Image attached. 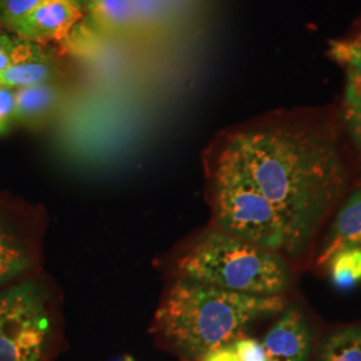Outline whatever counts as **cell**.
<instances>
[{
	"label": "cell",
	"mask_w": 361,
	"mask_h": 361,
	"mask_svg": "<svg viewBox=\"0 0 361 361\" xmlns=\"http://www.w3.org/2000/svg\"><path fill=\"white\" fill-rule=\"evenodd\" d=\"M178 277L212 285L219 289L279 296L290 283L283 257L221 229L207 233L180 258Z\"/></svg>",
	"instance_id": "cell-3"
},
{
	"label": "cell",
	"mask_w": 361,
	"mask_h": 361,
	"mask_svg": "<svg viewBox=\"0 0 361 361\" xmlns=\"http://www.w3.org/2000/svg\"><path fill=\"white\" fill-rule=\"evenodd\" d=\"M74 1L82 11H85L94 0H74Z\"/></svg>",
	"instance_id": "cell-22"
},
{
	"label": "cell",
	"mask_w": 361,
	"mask_h": 361,
	"mask_svg": "<svg viewBox=\"0 0 361 361\" xmlns=\"http://www.w3.org/2000/svg\"><path fill=\"white\" fill-rule=\"evenodd\" d=\"M341 123L352 143L361 169V106L347 107L343 106L341 110Z\"/></svg>",
	"instance_id": "cell-18"
},
{
	"label": "cell",
	"mask_w": 361,
	"mask_h": 361,
	"mask_svg": "<svg viewBox=\"0 0 361 361\" xmlns=\"http://www.w3.org/2000/svg\"><path fill=\"white\" fill-rule=\"evenodd\" d=\"M210 173L219 229L253 245L285 252L284 225L268 198L231 159L212 150Z\"/></svg>",
	"instance_id": "cell-4"
},
{
	"label": "cell",
	"mask_w": 361,
	"mask_h": 361,
	"mask_svg": "<svg viewBox=\"0 0 361 361\" xmlns=\"http://www.w3.org/2000/svg\"><path fill=\"white\" fill-rule=\"evenodd\" d=\"M213 150L231 159L276 209L288 255L308 245L345 186L335 122L320 113H285L228 131Z\"/></svg>",
	"instance_id": "cell-1"
},
{
	"label": "cell",
	"mask_w": 361,
	"mask_h": 361,
	"mask_svg": "<svg viewBox=\"0 0 361 361\" xmlns=\"http://www.w3.org/2000/svg\"><path fill=\"white\" fill-rule=\"evenodd\" d=\"M82 18L83 11L74 0H44L13 32L16 38L47 46L65 40Z\"/></svg>",
	"instance_id": "cell-6"
},
{
	"label": "cell",
	"mask_w": 361,
	"mask_h": 361,
	"mask_svg": "<svg viewBox=\"0 0 361 361\" xmlns=\"http://www.w3.org/2000/svg\"><path fill=\"white\" fill-rule=\"evenodd\" d=\"M240 361H269L267 350L255 338L240 337L233 341Z\"/></svg>",
	"instance_id": "cell-19"
},
{
	"label": "cell",
	"mask_w": 361,
	"mask_h": 361,
	"mask_svg": "<svg viewBox=\"0 0 361 361\" xmlns=\"http://www.w3.org/2000/svg\"><path fill=\"white\" fill-rule=\"evenodd\" d=\"M329 58L341 66L347 74L344 104L361 106V25L343 38L329 43Z\"/></svg>",
	"instance_id": "cell-10"
},
{
	"label": "cell",
	"mask_w": 361,
	"mask_h": 361,
	"mask_svg": "<svg viewBox=\"0 0 361 361\" xmlns=\"http://www.w3.org/2000/svg\"><path fill=\"white\" fill-rule=\"evenodd\" d=\"M27 258L13 235L0 225V284L26 269Z\"/></svg>",
	"instance_id": "cell-15"
},
{
	"label": "cell",
	"mask_w": 361,
	"mask_h": 361,
	"mask_svg": "<svg viewBox=\"0 0 361 361\" xmlns=\"http://www.w3.org/2000/svg\"><path fill=\"white\" fill-rule=\"evenodd\" d=\"M201 361H240V357L235 352L232 341V343H228L225 345H221L219 348L207 352L201 357Z\"/></svg>",
	"instance_id": "cell-20"
},
{
	"label": "cell",
	"mask_w": 361,
	"mask_h": 361,
	"mask_svg": "<svg viewBox=\"0 0 361 361\" xmlns=\"http://www.w3.org/2000/svg\"><path fill=\"white\" fill-rule=\"evenodd\" d=\"M329 279L338 290H352L361 283V250H340L326 262Z\"/></svg>",
	"instance_id": "cell-14"
},
{
	"label": "cell",
	"mask_w": 361,
	"mask_h": 361,
	"mask_svg": "<svg viewBox=\"0 0 361 361\" xmlns=\"http://www.w3.org/2000/svg\"><path fill=\"white\" fill-rule=\"evenodd\" d=\"M114 361H134L133 360V357H130V356H125V357H122V359H118V360Z\"/></svg>",
	"instance_id": "cell-23"
},
{
	"label": "cell",
	"mask_w": 361,
	"mask_h": 361,
	"mask_svg": "<svg viewBox=\"0 0 361 361\" xmlns=\"http://www.w3.org/2000/svg\"><path fill=\"white\" fill-rule=\"evenodd\" d=\"M59 63L46 46L16 38L10 67L0 74V83L19 89L46 82H54Z\"/></svg>",
	"instance_id": "cell-7"
},
{
	"label": "cell",
	"mask_w": 361,
	"mask_h": 361,
	"mask_svg": "<svg viewBox=\"0 0 361 361\" xmlns=\"http://www.w3.org/2000/svg\"><path fill=\"white\" fill-rule=\"evenodd\" d=\"M44 0H0V22L13 31V27L22 22Z\"/></svg>",
	"instance_id": "cell-17"
},
{
	"label": "cell",
	"mask_w": 361,
	"mask_h": 361,
	"mask_svg": "<svg viewBox=\"0 0 361 361\" xmlns=\"http://www.w3.org/2000/svg\"><path fill=\"white\" fill-rule=\"evenodd\" d=\"M49 332L37 285L23 283L0 293V361H42Z\"/></svg>",
	"instance_id": "cell-5"
},
{
	"label": "cell",
	"mask_w": 361,
	"mask_h": 361,
	"mask_svg": "<svg viewBox=\"0 0 361 361\" xmlns=\"http://www.w3.org/2000/svg\"><path fill=\"white\" fill-rule=\"evenodd\" d=\"M345 249L361 250V189L355 190L338 212L324 240L317 264L325 265L337 252Z\"/></svg>",
	"instance_id": "cell-9"
},
{
	"label": "cell",
	"mask_w": 361,
	"mask_h": 361,
	"mask_svg": "<svg viewBox=\"0 0 361 361\" xmlns=\"http://www.w3.org/2000/svg\"><path fill=\"white\" fill-rule=\"evenodd\" d=\"M61 92L54 82L15 89V121L38 126L58 106Z\"/></svg>",
	"instance_id": "cell-11"
},
{
	"label": "cell",
	"mask_w": 361,
	"mask_h": 361,
	"mask_svg": "<svg viewBox=\"0 0 361 361\" xmlns=\"http://www.w3.org/2000/svg\"><path fill=\"white\" fill-rule=\"evenodd\" d=\"M319 361H361V325L329 336L320 348Z\"/></svg>",
	"instance_id": "cell-13"
},
{
	"label": "cell",
	"mask_w": 361,
	"mask_h": 361,
	"mask_svg": "<svg viewBox=\"0 0 361 361\" xmlns=\"http://www.w3.org/2000/svg\"><path fill=\"white\" fill-rule=\"evenodd\" d=\"M15 43L16 38H11L6 34H0V74L11 65Z\"/></svg>",
	"instance_id": "cell-21"
},
{
	"label": "cell",
	"mask_w": 361,
	"mask_h": 361,
	"mask_svg": "<svg viewBox=\"0 0 361 361\" xmlns=\"http://www.w3.org/2000/svg\"><path fill=\"white\" fill-rule=\"evenodd\" d=\"M269 361H308L312 349L310 325L296 308H288L264 340Z\"/></svg>",
	"instance_id": "cell-8"
},
{
	"label": "cell",
	"mask_w": 361,
	"mask_h": 361,
	"mask_svg": "<svg viewBox=\"0 0 361 361\" xmlns=\"http://www.w3.org/2000/svg\"><path fill=\"white\" fill-rule=\"evenodd\" d=\"M92 25L107 34H118L133 28L130 0H94L85 10Z\"/></svg>",
	"instance_id": "cell-12"
},
{
	"label": "cell",
	"mask_w": 361,
	"mask_h": 361,
	"mask_svg": "<svg viewBox=\"0 0 361 361\" xmlns=\"http://www.w3.org/2000/svg\"><path fill=\"white\" fill-rule=\"evenodd\" d=\"M133 8V28L153 30L161 19V0H130Z\"/></svg>",
	"instance_id": "cell-16"
},
{
	"label": "cell",
	"mask_w": 361,
	"mask_h": 361,
	"mask_svg": "<svg viewBox=\"0 0 361 361\" xmlns=\"http://www.w3.org/2000/svg\"><path fill=\"white\" fill-rule=\"evenodd\" d=\"M284 308L281 295L237 293L177 277L157 312L155 329L183 353L202 357L243 337L253 322Z\"/></svg>",
	"instance_id": "cell-2"
}]
</instances>
